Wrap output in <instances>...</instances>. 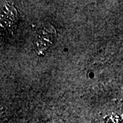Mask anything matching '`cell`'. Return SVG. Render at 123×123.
<instances>
[{
  "label": "cell",
  "mask_w": 123,
  "mask_h": 123,
  "mask_svg": "<svg viewBox=\"0 0 123 123\" xmlns=\"http://www.w3.org/2000/svg\"><path fill=\"white\" fill-rule=\"evenodd\" d=\"M56 38V31L53 25L49 23L42 25L36 33L34 44L36 52L39 55L44 53Z\"/></svg>",
  "instance_id": "6da1fadb"
},
{
  "label": "cell",
  "mask_w": 123,
  "mask_h": 123,
  "mask_svg": "<svg viewBox=\"0 0 123 123\" xmlns=\"http://www.w3.org/2000/svg\"><path fill=\"white\" fill-rule=\"evenodd\" d=\"M2 16H3V19L4 22L6 23H14V19L16 17V10L13 7L10 6V5H7L5 6L4 11L2 12Z\"/></svg>",
  "instance_id": "7a4b0ae2"
}]
</instances>
